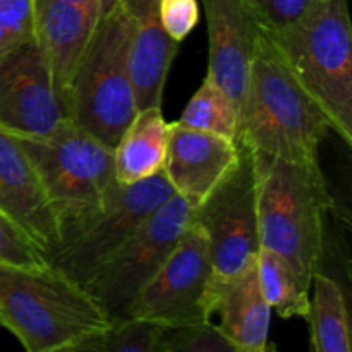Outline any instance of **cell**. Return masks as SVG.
<instances>
[{"instance_id": "obj_1", "label": "cell", "mask_w": 352, "mask_h": 352, "mask_svg": "<svg viewBox=\"0 0 352 352\" xmlns=\"http://www.w3.org/2000/svg\"><path fill=\"white\" fill-rule=\"evenodd\" d=\"M330 124L261 31L239 110L236 143L256 158L320 164Z\"/></svg>"}, {"instance_id": "obj_2", "label": "cell", "mask_w": 352, "mask_h": 352, "mask_svg": "<svg viewBox=\"0 0 352 352\" xmlns=\"http://www.w3.org/2000/svg\"><path fill=\"white\" fill-rule=\"evenodd\" d=\"M110 323L85 285L50 265L23 268L0 263V327L28 352L74 351Z\"/></svg>"}, {"instance_id": "obj_3", "label": "cell", "mask_w": 352, "mask_h": 352, "mask_svg": "<svg viewBox=\"0 0 352 352\" xmlns=\"http://www.w3.org/2000/svg\"><path fill=\"white\" fill-rule=\"evenodd\" d=\"M263 33L325 113L330 129L351 146L352 26L347 0H315L291 24Z\"/></svg>"}, {"instance_id": "obj_4", "label": "cell", "mask_w": 352, "mask_h": 352, "mask_svg": "<svg viewBox=\"0 0 352 352\" xmlns=\"http://www.w3.org/2000/svg\"><path fill=\"white\" fill-rule=\"evenodd\" d=\"M253 160L260 248L284 258L311 284L323 254L325 217L333 203L320 164Z\"/></svg>"}, {"instance_id": "obj_5", "label": "cell", "mask_w": 352, "mask_h": 352, "mask_svg": "<svg viewBox=\"0 0 352 352\" xmlns=\"http://www.w3.org/2000/svg\"><path fill=\"white\" fill-rule=\"evenodd\" d=\"M131 17L122 2L96 21L69 93V119L113 148L138 112L129 72Z\"/></svg>"}, {"instance_id": "obj_6", "label": "cell", "mask_w": 352, "mask_h": 352, "mask_svg": "<svg viewBox=\"0 0 352 352\" xmlns=\"http://www.w3.org/2000/svg\"><path fill=\"white\" fill-rule=\"evenodd\" d=\"M60 232L105 206L117 189L113 148L65 119L50 136L21 138Z\"/></svg>"}, {"instance_id": "obj_7", "label": "cell", "mask_w": 352, "mask_h": 352, "mask_svg": "<svg viewBox=\"0 0 352 352\" xmlns=\"http://www.w3.org/2000/svg\"><path fill=\"white\" fill-rule=\"evenodd\" d=\"M237 164L195 213V220L208 237L212 261L205 292L208 320L223 292L256 261L260 250L254 160L244 144L237 143Z\"/></svg>"}, {"instance_id": "obj_8", "label": "cell", "mask_w": 352, "mask_h": 352, "mask_svg": "<svg viewBox=\"0 0 352 352\" xmlns=\"http://www.w3.org/2000/svg\"><path fill=\"white\" fill-rule=\"evenodd\" d=\"M172 195L175 191L164 172L133 184H119L103 208L62 230L60 243L47 256L48 265L85 285Z\"/></svg>"}, {"instance_id": "obj_9", "label": "cell", "mask_w": 352, "mask_h": 352, "mask_svg": "<svg viewBox=\"0 0 352 352\" xmlns=\"http://www.w3.org/2000/svg\"><path fill=\"white\" fill-rule=\"evenodd\" d=\"M196 206L172 195L85 284L110 322L127 318L138 292L162 267L195 220Z\"/></svg>"}, {"instance_id": "obj_10", "label": "cell", "mask_w": 352, "mask_h": 352, "mask_svg": "<svg viewBox=\"0 0 352 352\" xmlns=\"http://www.w3.org/2000/svg\"><path fill=\"white\" fill-rule=\"evenodd\" d=\"M210 272L208 237L205 229L192 220L162 267L138 292L127 318L150 320L165 329L208 320L205 292Z\"/></svg>"}, {"instance_id": "obj_11", "label": "cell", "mask_w": 352, "mask_h": 352, "mask_svg": "<svg viewBox=\"0 0 352 352\" xmlns=\"http://www.w3.org/2000/svg\"><path fill=\"white\" fill-rule=\"evenodd\" d=\"M69 119L36 38L0 58V126L21 138H47Z\"/></svg>"}, {"instance_id": "obj_12", "label": "cell", "mask_w": 352, "mask_h": 352, "mask_svg": "<svg viewBox=\"0 0 352 352\" xmlns=\"http://www.w3.org/2000/svg\"><path fill=\"white\" fill-rule=\"evenodd\" d=\"M0 210L14 220L45 256L60 243V226L38 172L16 134L0 126Z\"/></svg>"}, {"instance_id": "obj_13", "label": "cell", "mask_w": 352, "mask_h": 352, "mask_svg": "<svg viewBox=\"0 0 352 352\" xmlns=\"http://www.w3.org/2000/svg\"><path fill=\"white\" fill-rule=\"evenodd\" d=\"M208 28V72L241 110L261 28L246 0H201Z\"/></svg>"}, {"instance_id": "obj_14", "label": "cell", "mask_w": 352, "mask_h": 352, "mask_svg": "<svg viewBox=\"0 0 352 352\" xmlns=\"http://www.w3.org/2000/svg\"><path fill=\"white\" fill-rule=\"evenodd\" d=\"M239 148L234 140L170 124L164 174L174 191L198 208L234 168Z\"/></svg>"}, {"instance_id": "obj_15", "label": "cell", "mask_w": 352, "mask_h": 352, "mask_svg": "<svg viewBox=\"0 0 352 352\" xmlns=\"http://www.w3.org/2000/svg\"><path fill=\"white\" fill-rule=\"evenodd\" d=\"M34 26L57 95L67 110L72 79L96 26V10L72 0H34Z\"/></svg>"}, {"instance_id": "obj_16", "label": "cell", "mask_w": 352, "mask_h": 352, "mask_svg": "<svg viewBox=\"0 0 352 352\" xmlns=\"http://www.w3.org/2000/svg\"><path fill=\"white\" fill-rule=\"evenodd\" d=\"M131 17L129 72L138 110L162 107L168 71L179 43L165 33L158 0H120Z\"/></svg>"}, {"instance_id": "obj_17", "label": "cell", "mask_w": 352, "mask_h": 352, "mask_svg": "<svg viewBox=\"0 0 352 352\" xmlns=\"http://www.w3.org/2000/svg\"><path fill=\"white\" fill-rule=\"evenodd\" d=\"M237 352H267L272 308L258 282L256 261L223 292L212 313Z\"/></svg>"}, {"instance_id": "obj_18", "label": "cell", "mask_w": 352, "mask_h": 352, "mask_svg": "<svg viewBox=\"0 0 352 352\" xmlns=\"http://www.w3.org/2000/svg\"><path fill=\"white\" fill-rule=\"evenodd\" d=\"M170 124L162 107L140 109L113 146V165L119 184H133L164 172Z\"/></svg>"}, {"instance_id": "obj_19", "label": "cell", "mask_w": 352, "mask_h": 352, "mask_svg": "<svg viewBox=\"0 0 352 352\" xmlns=\"http://www.w3.org/2000/svg\"><path fill=\"white\" fill-rule=\"evenodd\" d=\"M309 296V339L315 352H351L352 333L347 299L342 287L329 275L316 270Z\"/></svg>"}, {"instance_id": "obj_20", "label": "cell", "mask_w": 352, "mask_h": 352, "mask_svg": "<svg viewBox=\"0 0 352 352\" xmlns=\"http://www.w3.org/2000/svg\"><path fill=\"white\" fill-rule=\"evenodd\" d=\"M256 274L261 294L280 318L308 316L311 284H308L284 258L260 248L256 254Z\"/></svg>"}, {"instance_id": "obj_21", "label": "cell", "mask_w": 352, "mask_h": 352, "mask_svg": "<svg viewBox=\"0 0 352 352\" xmlns=\"http://www.w3.org/2000/svg\"><path fill=\"white\" fill-rule=\"evenodd\" d=\"M179 122L192 129L206 131L236 141L239 110L229 95L206 76L198 91L182 110Z\"/></svg>"}, {"instance_id": "obj_22", "label": "cell", "mask_w": 352, "mask_h": 352, "mask_svg": "<svg viewBox=\"0 0 352 352\" xmlns=\"http://www.w3.org/2000/svg\"><path fill=\"white\" fill-rule=\"evenodd\" d=\"M165 327L143 318L117 320L79 344V352H160Z\"/></svg>"}, {"instance_id": "obj_23", "label": "cell", "mask_w": 352, "mask_h": 352, "mask_svg": "<svg viewBox=\"0 0 352 352\" xmlns=\"http://www.w3.org/2000/svg\"><path fill=\"white\" fill-rule=\"evenodd\" d=\"M160 352H237L213 320L165 329Z\"/></svg>"}, {"instance_id": "obj_24", "label": "cell", "mask_w": 352, "mask_h": 352, "mask_svg": "<svg viewBox=\"0 0 352 352\" xmlns=\"http://www.w3.org/2000/svg\"><path fill=\"white\" fill-rule=\"evenodd\" d=\"M34 38V0H0V58Z\"/></svg>"}, {"instance_id": "obj_25", "label": "cell", "mask_w": 352, "mask_h": 352, "mask_svg": "<svg viewBox=\"0 0 352 352\" xmlns=\"http://www.w3.org/2000/svg\"><path fill=\"white\" fill-rule=\"evenodd\" d=\"M0 263L10 267L41 268L48 261L33 239L0 210Z\"/></svg>"}, {"instance_id": "obj_26", "label": "cell", "mask_w": 352, "mask_h": 352, "mask_svg": "<svg viewBox=\"0 0 352 352\" xmlns=\"http://www.w3.org/2000/svg\"><path fill=\"white\" fill-rule=\"evenodd\" d=\"M263 31H277L301 17L315 0H246Z\"/></svg>"}, {"instance_id": "obj_27", "label": "cell", "mask_w": 352, "mask_h": 352, "mask_svg": "<svg viewBox=\"0 0 352 352\" xmlns=\"http://www.w3.org/2000/svg\"><path fill=\"white\" fill-rule=\"evenodd\" d=\"M158 17L165 33L181 43L199 21L198 0H158Z\"/></svg>"}, {"instance_id": "obj_28", "label": "cell", "mask_w": 352, "mask_h": 352, "mask_svg": "<svg viewBox=\"0 0 352 352\" xmlns=\"http://www.w3.org/2000/svg\"><path fill=\"white\" fill-rule=\"evenodd\" d=\"M120 3V0H96V21L109 16Z\"/></svg>"}, {"instance_id": "obj_29", "label": "cell", "mask_w": 352, "mask_h": 352, "mask_svg": "<svg viewBox=\"0 0 352 352\" xmlns=\"http://www.w3.org/2000/svg\"><path fill=\"white\" fill-rule=\"evenodd\" d=\"M72 2L82 3V6L91 7V9H95V10H96V0H72Z\"/></svg>"}]
</instances>
